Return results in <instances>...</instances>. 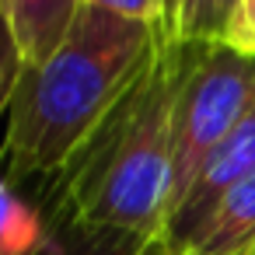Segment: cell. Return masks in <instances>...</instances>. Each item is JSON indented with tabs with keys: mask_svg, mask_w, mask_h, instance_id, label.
<instances>
[{
	"mask_svg": "<svg viewBox=\"0 0 255 255\" xmlns=\"http://www.w3.org/2000/svg\"><path fill=\"white\" fill-rule=\"evenodd\" d=\"M88 4L129 18V21H143V25H157L161 28V0H88Z\"/></svg>",
	"mask_w": 255,
	"mask_h": 255,
	"instance_id": "10",
	"label": "cell"
},
{
	"mask_svg": "<svg viewBox=\"0 0 255 255\" xmlns=\"http://www.w3.org/2000/svg\"><path fill=\"white\" fill-rule=\"evenodd\" d=\"M178 74L182 46L164 39L129 95L46 192L49 210L84 227H112L161 241L175 175L171 112Z\"/></svg>",
	"mask_w": 255,
	"mask_h": 255,
	"instance_id": "2",
	"label": "cell"
},
{
	"mask_svg": "<svg viewBox=\"0 0 255 255\" xmlns=\"http://www.w3.org/2000/svg\"><path fill=\"white\" fill-rule=\"evenodd\" d=\"M21 53L7 32V25L0 21V116H7L11 109V98H14V88H18V77H21Z\"/></svg>",
	"mask_w": 255,
	"mask_h": 255,
	"instance_id": "9",
	"label": "cell"
},
{
	"mask_svg": "<svg viewBox=\"0 0 255 255\" xmlns=\"http://www.w3.org/2000/svg\"><path fill=\"white\" fill-rule=\"evenodd\" d=\"M161 42L157 25L84 4L63 46L46 63L21 67L0 140L4 185L49 192L150 67Z\"/></svg>",
	"mask_w": 255,
	"mask_h": 255,
	"instance_id": "1",
	"label": "cell"
},
{
	"mask_svg": "<svg viewBox=\"0 0 255 255\" xmlns=\"http://www.w3.org/2000/svg\"><path fill=\"white\" fill-rule=\"evenodd\" d=\"M147 255H171V248H168L164 241H154V245L147 248Z\"/></svg>",
	"mask_w": 255,
	"mask_h": 255,
	"instance_id": "13",
	"label": "cell"
},
{
	"mask_svg": "<svg viewBox=\"0 0 255 255\" xmlns=\"http://www.w3.org/2000/svg\"><path fill=\"white\" fill-rule=\"evenodd\" d=\"M252 255H255V248H252Z\"/></svg>",
	"mask_w": 255,
	"mask_h": 255,
	"instance_id": "14",
	"label": "cell"
},
{
	"mask_svg": "<svg viewBox=\"0 0 255 255\" xmlns=\"http://www.w3.org/2000/svg\"><path fill=\"white\" fill-rule=\"evenodd\" d=\"M248 175H255V105L238 119V126L220 140V147L203 161L199 175L192 178L189 192L178 199V206L168 213L161 241L178 252L217 210V203Z\"/></svg>",
	"mask_w": 255,
	"mask_h": 255,
	"instance_id": "4",
	"label": "cell"
},
{
	"mask_svg": "<svg viewBox=\"0 0 255 255\" xmlns=\"http://www.w3.org/2000/svg\"><path fill=\"white\" fill-rule=\"evenodd\" d=\"M150 245V238L112 227H84L67 213L42 206V234L25 255H147Z\"/></svg>",
	"mask_w": 255,
	"mask_h": 255,
	"instance_id": "7",
	"label": "cell"
},
{
	"mask_svg": "<svg viewBox=\"0 0 255 255\" xmlns=\"http://www.w3.org/2000/svg\"><path fill=\"white\" fill-rule=\"evenodd\" d=\"M255 248V175L238 182L210 220L171 255H252Z\"/></svg>",
	"mask_w": 255,
	"mask_h": 255,
	"instance_id": "6",
	"label": "cell"
},
{
	"mask_svg": "<svg viewBox=\"0 0 255 255\" xmlns=\"http://www.w3.org/2000/svg\"><path fill=\"white\" fill-rule=\"evenodd\" d=\"M88 0H0V21L7 25L21 63H46L70 35Z\"/></svg>",
	"mask_w": 255,
	"mask_h": 255,
	"instance_id": "5",
	"label": "cell"
},
{
	"mask_svg": "<svg viewBox=\"0 0 255 255\" xmlns=\"http://www.w3.org/2000/svg\"><path fill=\"white\" fill-rule=\"evenodd\" d=\"M241 7L245 0H182L171 42H196V46L220 42L224 46Z\"/></svg>",
	"mask_w": 255,
	"mask_h": 255,
	"instance_id": "8",
	"label": "cell"
},
{
	"mask_svg": "<svg viewBox=\"0 0 255 255\" xmlns=\"http://www.w3.org/2000/svg\"><path fill=\"white\" fill-rule=\"evenodd\" d=\"M178 46H182V74L171 112L175 175H171L168 213L189 192L203 161L255 105V56H245L220 42L213 46L178 42Z\"/></svg>",
	"mask_w": 255,
	"mask_h": 255,
	"instance_id": "3",
	"label": "cell"
},
{
	"mask_svg": "<svg viewBox=\"0 0 255 255\" xmlns=\"http://www.w3.org/2000/svg\"><path fill=\"white\" fill-rule=\"evenodd\" d=\"M224 46H231V49H238L245 56H255V0H245V7L238 11Z\"/></svg>",
	"mask_w": 255,
	"mask_h": 255,
	"instance_id": "11",
	"label": "cell"
},
{
	"mask_svg": "<svg viewBox=\"0 0 255 255\" xmlns=\"http://www.w3.org/2000/svg\"><path fill=\"white\" fill-rule=\"evenodd\" d=\"M178 11H182V0H161V35L171 42L175 25H178Z\"/></svg>",
	"mask_w": 255,
	"mask_h": 255,
	"instance_id": "12",
	"label": "cell"
}]
</instances>
